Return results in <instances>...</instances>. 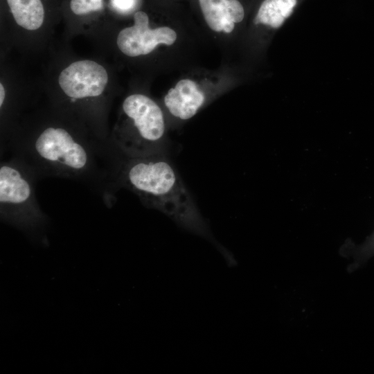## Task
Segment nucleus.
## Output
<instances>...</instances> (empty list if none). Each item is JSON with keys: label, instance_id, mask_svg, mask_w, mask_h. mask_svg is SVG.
<instances>
[{"label": "nucleus", "instance_id": "f257e3e1", "mask_svg": "<svg viewBox=\"0 0 374 374\" xmlns=\"http://www.w3.org/2000/svg\"><path fill=\"white\" fill-rule=\"evenodd\" d=\"M23 161L39 179H68L96 193L111 208L116 193L111 148L78 118L55 105L19 121L1 142V154Z\"/></svg>", "mask_w": 374, "mask_h": 374}, {"label": "nucleus", "instance_id": "f03ea898", "mask_svg": "<svg viewBox=\"0 0 374 374\" xmlns=\"http://www.w3.org/2000/svg\"><path fill=\"white\" fill-rule=\"evenodd\" d=\"M111 177L116 190L134 193L147 208L167 215L185 231L215 242L210 226L166 154L124 156L112 148Z\"/></svg>", "mask_w": 374, "mask_h": 374}, {"label": "nucleus", "instance_id": "7ed1b4c3", "mask_svg": "<svg viewBox=\"0 0 374 374\" xmlns=\"http://www.w3.org/2000/svg\"><path fill=\"white\" fill-rule=\"evenodd\" d=\"M39 177L20 159L10 155L0 163V217L33 242L47 245L50 219L37 202Z\"/></svg>", "mask_w": 374, "mask_h": 374}, {"label": "nucleus", "instance_id": "20e7f679", "mask_svg": "<svg viewBox=\"0 0 374 374\" xmlns=\"http://www.w3.org/2000/svg\"><path fill=\"white\" fill-rule=\"evenodd\" d=\"M109 143L120 154L130 157L166 154L163 113L150 97L134 93L127 96Z\"/></svg>", "mask_w": 374, "mask_h": 374}, {"label": "nucleus", "instance_id": "39448f33", "mask_svg": "<svg viewBox=\"0 0 374 374\" xmlns=\"http://www.w3.org/2000/svg\"><path fill=\"white\" fill-rule=\"evenodd\" d=\"M133 19V25L122 29L116 37L118 49L127 56L149 54L159 44L171 45L177 39L175 31L169 27L151 28L149 17L143 10L134 12Z\"/></svg>", "mask_w": 374, "mask_h": 374}, {"label": "nucleus", "instance_id": "423d86ee", "mask_svg": "<svg viewBox=\"0 0 374 374\" xmlns=\"http://www.w3.org/2000/svg\"><path fill=\"white\" fill-rule=\"evenodd\" d=\"M62 0H1L3 14L20 29L40 30L56 13H62Z\"/></svg>", "mask_w": 374, "mask_h": 374}, {"label": "nucleus", "instance_id": "0eeeda50", "mask_svg": "<svg viewBox=\"0 0 374 374\" xmlns=\"http://www.w3.org/2000/svg\"><path fill=\"white\" fill-rule=\"evenodd\" d=\"M204 102V93L188 79L179 81L164 97V105L169 113L182 121L194 116Z\"/></svg>", "mask_w": 374, "mask_h": 374}, {"label": "nucleus", "instance_id": "6e6552de", "mask_svg": "<svg viewBox=\"0 0 374 374\" xmlns=\"http://www.w3.org/2000/svg\"><path fill=\"white\" fill-rule=\"evenodd\" d=\"M208 26L214 31L231 33L234 24L244 18V9L238 0H199Z\"/></svg>", "mask_w": 374, "mask_h": 374}, {"label": "nucleus", "instance_id": "1a4fd4ad", "mask_svg": "<svg viewBox=\"0 0 374 374\" xmlns=\"http://www.w3.org/2000/svg\"><path fill=\"white\" fill-rule=\"evenodd\" d=\"M109 13L108 0H62V14L73 23L98 21Z\"/></svg>", "mask_w": 374, "mask_h": 374}, {"label": "nucleus", "instance_id": "9d476101", "mask_svg": "<svg viewBox=\"0 0 374 374\" xmlns=\"http://www.w3.org/2000/svg\"><path fill=\"white\" fill-rule=\"evenodd\" d=\"M296 0H265L261 4L255 22L274 28H279L292 14Z\"/></svg>", "mask_w": 374, "mask_h": 374}, {"label": "nucleus", "instance_id": "9b49d317", "mask_svg": "<svg viewBox=\"0 0 374 374\" xmlns=\"http://www.w3.org/2000/svg\"><path fill=\"white\" fill-rule=\"evenodd\" d=\"M139 5V0H108L109 12L115 15H128Z\"/></svg>", "mask_w": 374, "mask_h": 374}, {"label": "nucleus", "instance_id": "f8f14e48", "mask_svg": "<svg viewBox=\"0 0 374 374\" xmlns=\"http://www.w3.org/2000/svg\"><path fill=\"white\" fill-rule=\"evenodd\" d=\"M6 96H7L6 89L2 81H1L0 82V105H1L4 103Z\"/></svg>", "mask_w": 374, "mask_h": 374}]
</instances>
